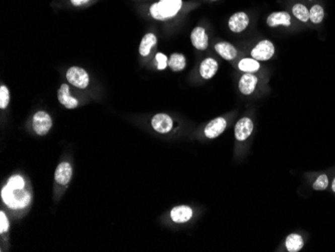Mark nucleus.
I'll use <instances>...</instances> for the list:
<instances>
[{
	"mask_svg": "<svg viewBox=\"0 0 335 252\" xmlns=\"http://www.w3.org/2000/svg\"><path fill=\"white\" fill-rule=\"evenodd\" d=\"M332 190L335 192V179L333 180V183H332Z\"/></svg>",
	"mask_w": 335,
	"mask_h": 252,
	"instance_id": "c85d7f7f",
	"label": "nucleus"
},
{
	"mask_svg": "<svg viewBox=\"0 0 335 252\" xmlns=\"http://www.w3.org/2000/svg\"><path fill=\"white\" fill-rule=\"evenodd\" d=\"M24 179L19 175L9 178L7 184L1 190V198L4 204L11 209H23L31 200L30 193L24 188Z\"/></svg>",
	"mask_w": 335,
	"mask_h": 252,
	"instance_id": "f257e3e1",
	"label": "nucleus"
},
{
	"mask_svg": "<svg viewBox=\"0 0 335 252\" xmlns=\"http://www.w3.org/2000/svg\"><path fill=\"white\" fill-rule=\"evenodd\" d=\"M239 70L245 73H255L260 69V65L258 60L254 58H243L240 60Z\"/></svg>",
	"mask_w": 335,
	"mask_h": 252,
	"instance_id": "412c9836",
	"label": "nucleus"
},
{
	"mask_svg": "<svg viewBox=\"0 0 335 252\" xmlns=\"http://www.w3.org/2000/svg\"><path fill=\"white\" fill-rule=\"evenodd\" d=\"M328 186V177L326 175H321L317 178V180L313 184V189L321 191L325 190Z\"/></svg>",
	"mask_w": 335,
	"mask_h": 252,
	"instance_id": "b1692460",
	"label": "nucleus"
},
{
	"mask_svg": "<svg viewBox=\"0 0 335 252\" xmlns=\"http://www.w3.org/2000/svg\"><path fill=\"white\" fill-rule=\"evenodd\" d=\"M291 23V17L288 12H273L267 18V24L271 27H275L278 25L289 26Z\"/></svg>",
	"mask_w": 335,
	"mask_h": 252,
	"instance_id": "dca6fc26",
	"label": "nucleus"
},
{
	"mask_svg": "<svg viewBox=\"0 0 335 252\" xmlns=\"http://www.w3.org/2000/svg\"><path fill=\"white\" fill-rule=\"evenodd\" d=\"M215 50L223 57L224 59L232 60L237 55V49L229 42H218L215 45Z\"/></svg>",
	"mask_w": 335,
	"mask_h": 252,
	"instance_id": "f3484780",
	"label": "nucleus"
},
{
	"mask_svg": "<svg viewBox=\"0 0 335 252\" xmlns=\"http://www.w3.org/2000/svg\"><path fill=\"white\" fill-rule=\"evenodd\" d=\"M181 7L182 0H160L151 6L150 12L155 19L166 20L175 16Z\"/></svg>",
	"mask_w": 335,
	"mask_h": 252,
	"instance_id": "f03ea898",
	"label": "nucleus"
},
{
	"mask_svg": "<svg viewBox=\"0 0 335 252\" xmlns=\"http://www.w3.org/2000/svg\"><path fill=\"white\" fill-rule=\"evenodd\" d=\"M156 43H157V37L155 34L153 33L146 34L143 37L140 44V54L143 56H147Z\"/></svg>",
	"mask_w": 335,
	"mask_h": 252,
	"instance_id": "a211bd4d",
	"label": "nucleus"
},
{
	"mask_svg": "<svg viewBox=\"0 0 335 252\" xmlns=\"http://www.w3.org/2000/svg\"><path fill=\"white\" fill-rule=\"evenodd\" d=\"M9 229V221L4 214V212H0V233L7 232Z\"/></svg>",
	"mask_w": 335,
	"mask_h": 252,
	"instance_id": "bb28decb",
	"label": "nucleus"
},
{
	"mask_svg": "<svg viewBox=\"0 0 335 252\" xmlns=\"http://www.w3.org/2000/svg\"><path fill=\"white\" fill-rule=\"evenodd\" d=\"M249 24V17L244 12H237L229 19V28L233 32H242Z\"/></svg>",
	"mask_w": 335,
	"mask_h": 252,
	"instance_id": "0eeeda50",
	"label": "nucleus"
},
{
	"mask_svg": "<svg viewBox=\"0 0 335 252\" xmlns=\"http://www.w3.org/2000/svg\"><path fill=\"white\" fill-rule=\"evenodd\" d=\"M304 242L303 238L299 234H290L286 238V248L287 250L290 252H297L301 250L303 247Z\"/></svg>",
	"mask_w": 335,
	"mask_h": 252,
	"instance_id": "6ab92c4d",
	"label": "nucleus"
},
{
	"mask_svg": "<svg viewBox=\"0 0 335 252\" xmlns=\"http://www.w3.org/2000/svg\"><path fill=\"white\" fill-rule=\"evenodd\" d=\"M257 82H258V79L254 75L249 74V73L243 75L242 78L240 79V82H239L240 92L243 95H246V96L251 95L256 89Z\"/></svg>",
	"mask_w": 335,
	"mask_h": 252,
	"instance_id": "4468645a",
	"label": "nucleus"
},
{
	"mask_svg": "<svg viewBox=\"0 0 335 252\" xmlns=\"http://www.w3.org/2000/svg\"><path fill=\"white\" fill-rule=\"evenodd\" d=\"M227 127V122L224 118H217L211 121L204 130L205 136L209 139H215L220 136Z\"/></svg>",
	"mask_w": 335,
	"mask_h": 252,
	"instance_id": "9b49d317",
	"label": "nucleus"
},
{
	"mask_svg": "<svg viewBox=\"0 0 335 252\" xmlns=\"http://www.w3.org/2000/svg\"><path fill=\"white\" fill-rule=\"evenodd\" d=\"M169 67L174 72H181L186 67V58L183 54L173 53L169 60Z\"/></svg>",
	"mask_w": 335,
	"mask_h": 252,
	"instance_id": "aec40b11",
	"label": "nucleus"
},
{
	"mask_svg": "<svg viewBox=\"0 0 335 252\" xmlns=\"http://www.w3.org/2000/svg\"><path fill=\"white\" fill-rule=\"evenodd\" d=\"M292 11H293V14L295 15L296 18H298L300 21H303V22H306L308 19H309V10L303 5V4H295L292 8Z\"/></svg>",
	"mask_w": 335,
	"mask_h": 252,
	"instance_id": "4be33fe9",
	"label": "nucleus"
},
{
	"mask_svg": "<svg viewBox=\"0 0 335 252\" xmlns=\"http://www.w3.org/2000/svg\"><path fill=\"white\" fill-rule=\"evenodd\" d=\"M152 126L155 131L161 134L169 133L173 128V121L166 114H157L152 119Z\"/></svg>",
	"mask_w": 335,
	"mask_h": 252,
	"instance_id": "423d86ee",
	"label": "nucleus"
},
{
	"mask_svg": "<svg viewBox=\"0 0 335 252\" xmlns=\"http://www.w3.org/2000/svg\"><path fill=\"white\" fill-rule=\"evenodd\" d=\"M309 19H311V21L313 23H320L324 17V11L323 8L320 5H314L310 11H309Z\"/></svg>",
	"mask_w": 335,
	"mask_h": 252,
	"instance_id": "5701e85b",
	"label": "nucleus"
},
{
	"mask_svg": "<svg viewBox=\"0 0 335 252\" xmlns=\"http://www.w3.org/2000/svg\"><path fill=\"white\" fill-rule=\"evenodd\" d=\"M212 1H215V0H212Z\"/></svg>",
	"mask_w": 335,
	"mask_h": 252,
	"instance_id": "c756f323",
	"label": "nucleus"
},
{
	"mask_svg": "<svg viewBox=\"0 0 335 252\" xmlns=\"http://www.w3.org/2000/svg\"><path fill=\"white\" fill-rule=\"evenodd\" d=\"M253 132V122L249 118H243L235 127V137L238 141L247 140Z\"/></svg>",
	"mask_w": 335,
	"mask_h": 252,
	"instance_id": "6e6552de",
	"label": "nucleus"
},
{
	"mask_svg": "<svg viewBox=\"0 0 335 252\" xmlns=\"http://www.w3.org/2000/svg\"><path fill=\"white\" fill-rule=\"evenodd\" d=\"M32 126L35 133L39 136L46 135L52 126V121L50 116L45 112H37L33 116Z\"/></svg>",
	"mask_w": 335,
	"mask_h": 252,
	"instance_id": "39448f33",
	"label": "nucleus"
},
{
	"mask_svg": "<svg viewBox=\"0 0 335 252\" xmlns=\"http://www.w3.org/2000/svg\"><path fill=\"white\" fill-rule=\"evenodd\" d=\"M191 41L193 45L200 50H204L208 47V35L203 27H196L191 33Z\"/></svg>",
	"mask_w": 335,
	"mask_h": 252,
	"instance_id": "ddd939ff",
	"label": "nucleus"
},
{
	"mask_svg": "<svg viewBox=\"0 0 335 252\" xmlns=\"http://www.w3.org/2000/svg\"><path fill=\"white\" fill-rule=\"evenodd\" d=\"M68 82L79 89H86L89 86L90 78L88 73L79 67L71 68L66 73Z\"/></svg>",
	"mask_w": 335,
	"mask_h": 252,
	"instance_id": "7ed1b4c3",
	"label": "nucleus"
},
{
	"mask_svg": "<svg viewBox=\"0 0 335 252\" xmlns=\"http://www.w3.org/2000/svg\"><path fill=\"white\" fill-rule=\"evenodd\" d=\"M9 91L6 87L2 86L0 88V108L5 109L9 104Z\"/></svg>",
	"mask_w": 335,
	"mask_h": 252,
	"instance_id": "393cba45",
	"label": "nucleus"
},
{
	"mask_svg": "<svg viewBox=\"0 0 335 252\" xmlns=\"http://www.w3.org/2000/svg\"><path fill=\"white\" fill-rule=\"evenodd\" d=\"M275 52L274 45L269 40L260 41L251 51V56L256 60H268Z\"/></svg>",
	"mask_w": 335,
	"mask_h": 252,
	"instance_id": "20e7f679",
	"label": "nucleus"
},
{
	"mask_svg": "<svg viewBox=\"0 0 335 252\" xmlns=\"http://www.w3.org/2000/svg\"><path fill=\"white\" fill-rule=\"evenodd\" d=\"M72 176H73V168L70 163L62 162L57 166L54 178L58 184L66 185L71 181Z\"/></svg>",
	"mask_w": 335,
	"mask_h": 252,
	"instance_id": "9d476101",
	"label": "nucleus"
},
{
	"mask_svg": "<svg viewBox=\"0 0 335 252\" xmlns=\"http://www.w3.org/2000/svg\"><path fill=\"white\" fill-rule=\"evenodd\" d=\"M57 97L59 103L68 109H76L79 106V101L71 96L70 87L66 84L60 86Z\"/></svg>",
	"mask_w": 335,
	"mask_h": 252,
	"instance_id": "f8f14e48",
	"label": "nucleus"
},
{
	"mask_svg": "<svg viewBox=\"0 0 335 252\" xmlns=\"http://www.w3.org/2000/svg\"><path fill=\"white\" fill-rule=\"evenodd\" d=\"M156 60L158 62V69L161 70V71L165 70L167 68V66H169V61H168L167 56L164 53H162V52L157 53Z\"/></svg>",
	"mask_w": 335,
	"mask_h": 252,
	"instance_id": "a878e982",
	"label": "nucleus"
},
{
	"mask_svg": "<svg viewBox=\"0 0 335 252\" xmlns=\"http://www.w3.org/2000/svg\"><path fill=\"white\" fill-rule=\"evenodd\" d=\"M218 71V62L214 58H206L200 66V75L205 80L212 79Z\"/></svg>",
	"mask_w": 335,
	"mask_h": 252,
	"instance_id": "2eb2a0df",
	"label": "nucleus"
},
{
	"mask_svg": "<svg viewBox=\"0 0 335 252\" xmlns=\"http://www.w3.org/2000/svg\"><path fill=\"white\" fill-rule=\"evenodd\" d=\"M71 1H72V3H73L74 5H76V6H80V5L84 4V3H87L89 0H71Z\"/></svg>",
	"mask_w": 335,
	"mask_h": 252,
	"instance_id": "cd10ccee",
	"label": "nucleus"
},
{
	"mask_svg": "<svg viewBox=\"0 0 335 252\" xmlns=\"http://www.w3.org/2000/svg\"><path fill=\"white\" fill-rule=\"evenodd\" d=\"M193 216V210L191 207L186 205H181L174 207L171 210V218L176 223H185L189 221Z\"/></svg>",
	"mask_w": 335,
	"mask_h": 252,
	"instance_id": "1a4fd4ad",
	"label": "nucleus"
}]
</instances>
